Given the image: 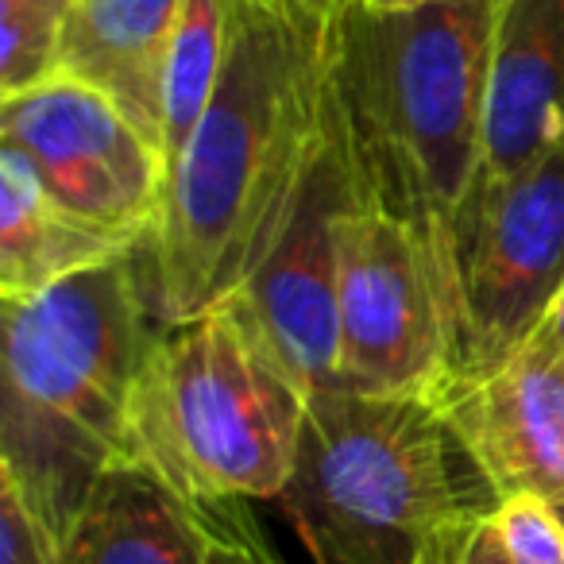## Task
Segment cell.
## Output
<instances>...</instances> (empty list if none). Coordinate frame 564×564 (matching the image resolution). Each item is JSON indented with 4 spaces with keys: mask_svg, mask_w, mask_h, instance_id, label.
I'll return each mask as SVG.
<instances>
[{
    "mask_svg": "<svg viewBox=\"0 0 564 564\" xmlns=\"http://www.w3.org/2000/svg\"><path fill=\"white\" fill-rule=\"evenodd\" d=\"M545 325H549V337H553L556 352H561V360H564V291L556 294V302H553V314L545 317Z\"/></svg>",
    "mask_w": 564,
    "mask_h": 564,
    "instance_id": "cell-20",
    "label": "cell"
},
{
    "mask_svg": "<svg viewBox=\"0 0 564 564\" xmlns=\"http://www.w3.org/2000/svg\"><path fill=\"white\" fill-rule=\"evenodd\" d=\"M414 564H510L495 510H471L441 525L422 545Z\"/></svg>",
    "mask_w": 564,
    "mask_h": 564,
    "instance_id": "cell-18",
    "label": "cell"
},
{
    "mask_svg": "<svg viewBox=\"0 0 564 564\" xmlns=\"http://www.w3.org/2000/svg\"><path fill=\"white\" fill-rule=\"evenodd\" d=\"M348 4H364L371 12H406V9H417L425 0H348Z\"/></svg>",
    "mask_w": 564,
    "mask_h": 564,
    "instance_id": "cell-21",
    "label": "cell"
},
{
    "mask_svg": "<svg viewBox=\"0 0 564 564\" xmlns=\"http://www.w3.org/2000/svg\"><path fill=\"white\" fill-rule=\"evenodd\" d=\"M360 202L337 135L310 174L271 256L225 302L251 345L306 394L337 391L340 371V220Z\"/></svg>",
    "mask_w": 564,
    "mask_h": 564,
    "instance_id": "cell-9",
    "label": "cell"
},
{
    "mask_svg": "<svg viewBox=\"0 0 564 564\" xmlns=\"http://www.w3.org/2000/svg\"><path fill=\"white\" fill-rule=\"evenodd\" d=\"M453 371L445 274L414 228L356 202L340 220L337 391L433 399Z\"/></svg>",
    "mask_w": 564,
    "mask_h": 564,
    "instance_id": "cell-7",
    "label": "cell"
},
{
    "mask_svg": "<svg viewBox=\"0 0 564 564\" xmlns=\"http://www.w3.org/2000/svg\"><path fill=\"white\" fill-rule=\"evenodd\" d=\"M0 148L20 151L63 209L132 240L171 186L163 143L124 105L66 74L0 101Z\"/></svg>",
    "mask_w": 564,
    "mask_h": 564,
    "instance_id": "cell-8",
    "label": "cell"
},
{
    "mask_svg": "<svg viewBox=\"0 0 564 564\" xmlns=\"http://www.w3.org/2000/svg\"><path fill=\"white\" fill-rule=\"evenodd\" d=\"M70 0H0V101L63 78Z\"/></svg>",
    "mask_w": 564,
    "mask_h": 564,
    "instance_id": "cell-16",
    "label": "cell"
},
{
    "mask_svg": "<svg viewBox=\"0 0 564 564\" xmlns=\"http://www.w3.org/2000/svg\"><path fill=\"white\" fill-rule=\"evenodd\" d=\"M495 9L499 0L345 4L333 24V120L360 202L414 228L445 274L448 314L453 220L484 163Z\"/></svg>",
    "mask_w": 564,
    "mask_h": 564,
    "instance_id": "cell-2",
    "label": "cell"
},
{
    "mask_svg": "<svg viewBox=\"0 0 564 564\" xmlns=\"http://www.w3.org/2000/svg\"><path fill=\"white\" fill-rule=\"evenodd\" d=\"M564 140V0H499L487 74L484 163L507 178Z\"/></svg>",
    "mask_w": 564,
    "mask_h": 564,
    "instance_id": "cell-12",
    "label": "cell"
},
{
    "mask_svg": "<svg viewBox=\"0 0 564 564\" xmlns=\"http://www.w3.org/2000/svg\"><path fill=\"white\" fill-rule=\"evenodd\" d=\"M279 510L310 564H414L471 510H495L437 402L417 394L314 391Z\"/></svg>",
    "mask_w": 564,
    "mask_h": 564,
    "instance_id": "cell-4",
    "label": "cell"
},
{
    "mask_svg": "<svg viewBox=\"0 0 564 564\" xmlns=\"http://www.w3.org/2000/svg\"><path fill=\"white\" fill-rule=\"evenodd\" d=\"M0 564H66V541L0 479Z\"/></svg>",
    "mask_w": 564,
    "mask_h": 564,
    "instance_id": "cell-17",
    "label": "cell"
},
{
    "mask_svg": "<svg viewBox=\"0 0 564 564\" xmlns=\"http://www.w3.org/2000/svg\"><path fill=\"white\" fill-rule=\"evenodd\" d=\"M433 402L495 502L541 495L564 507V360L549 325L495 368L445 376Z\"/></svg>",
    "mask_w": 564,
    "mask_h": 564,
    "instance_id": "cell-10",
    "label": "cell"
},
{
    "mask_svg": "<svg viewBox=\"0 0 564 564\" xmlns=\"http://www.w3.org/2000/svg\"><path fill=\"white\" fill-rule=\"evenodd\" d=\"M274 4L302 12V17H310V20H322V24H337L340 9H345L348 0H274Z\"/></svg>",
    "mask_w": 564,
    "mask_h": 564,
    "instance_id": "cell-19",
    "label": "cell"
},
{
    "mask_svg": "<svg viewBox=\"0 0 564 564\" xmlns=\"http://www.w3.org/2000/svg\"><path fill=\"white\" fill-rule=\"evenodd\" d=\"M310 394L217 306L163 325L128 414L132 460L194 499H279L291 484Z\"/></svg>",
    "mask_w": 564,
    "mask_h": 564,
    "instance_id": "cell-5",
    "label": "cell"
},
{
    "mask_svg": "<svg viewBox=\"0 0 564 564\" xmlns=\"http://www.w3.org/2000/svg\"><path fill=\"white\" fill-rule=\"evenodd\" d=\"M159 333L132 251L4 299L0 479L63 541L97 484L132 460L128 414Z\"/></svg>",
    "mask_w": 564,
    "mask_h": 564,
    "instance_id": "cell-3",
    "label": "cell"
},
{
    "mask_svg": "<svg viewBox=\"0 0 564 564\" xmlns=\"http://www.w3.org/2000/svg\"><path fill=\"white\" fill-rule=\"evenodd\" d=\"M66 564H286L248 502L194 499L143 468L117 464L82 510Z\"/></svg>",
    "mask_w": 564,
    "mask_h": 564,
    "instance_id": "cell-11",
    "label": "cell"
},
{
    "mask_svg": "<svg viewBox=\"0 0 564 564\" xmlns=\"http://www.w3.org/2000/svg\"><path fill=\"white\" fill-rule=\"evenodd\" d=\"M189 0H70L66 78L97 86L159 140L163 74Z\"/></svg>",
    "mask_w": 564,
    "mask_h": 564,
    "instance_id": "cell-13",
    "label": "cell"
},
{
    "mask_svg": "<svg viewBox=\"0 0 564 564\" xmlns=\"http://www.w3.org/2000/svg\"><path fill=\"white\" fill-rule=\"evenodd\" d=\"M135 248L132 236L89 225L43 189L28 159L0 148V294L28 299Z\"/></svg>",
    "mask_w": 564,
    "mask_h": 564,
    "instance_id": "cell-14",
    "label": "cell"
},
{
    "mask_svg": "<svg viewBox=\"0 0 564 564\" xmlns=\"http://www.w3.org/2000/svg\"><path fill=\"white\" fill-rule=\"evenodd\" d=\"M561 291L564 140L507 178H476L456 209L453 371H484L518 352Z\"/></svg>",
    "mask_w": 564,
    "mask_h": 564,
    "instance_id": "cell-6",
    "label": "cell"
},
{
    "mask_svg": "<svg viewBox=\"0 0 564 564\" xmlns=\"http://www.w3.org/2000/svg\"><path fill=\"white\" fill-rule=\"evenodd\" d=\"M333 24L236 0L232 51L132 263L151 314L182 325L225 306L291 225L333 140Z\"/></svg>",
    "mask_w": 564,
    "mask_h": 564,
    "instance_id": "cell-1",
    "label": "cell"
},
{
    "mask_svg": "<svg viewBox=\"0 0 564 564\" xmlns=\"http://www.w3.org/2000/svg\"><path fill=\"white\" fill-rule=\"evenodd\" d=\"M232 12L236 0H189L174 35L163 74V128H159L171 174L220 86L232 51Z\"/></svg>",
    "mask_w": 564,
    "mask_h": 564,
    "instance_id": "cell-15",
    "label": "cell"
}]
</instances>
